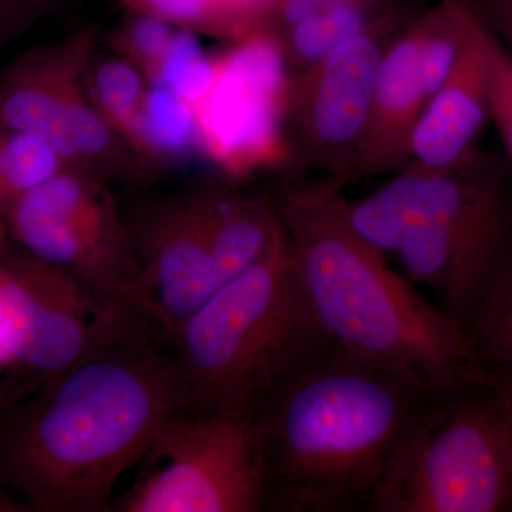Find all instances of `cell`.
<instances>
[{
  "label": "cell",
  "instance_id": "21",
  "mask_svg": "<svg viewBox=\"0 0 512 512\" xmlns=\"http://www.w3.org/2000/svg\"><path fill=\"white\" fill-rule=\"evenodd\" d=\"M124 9L156 16L190 30L198 36H211L228 42L248 35L247 26L234 0H119Z\"/></svg>",
  "mask_w": 512,
  "mask_h": 512
},
{
  "label": "cell",
  "instance_id": "4",
  "mask_svg": "<svg viewBox=\"0 0 512 512\" xmlns=\"http://www.w3.org/2000/svg\"><path fill=\"white\" fill-rule=\"evenodd\" d=\"M356 231L399 259L464 329L512 255V194L477 150L446 170L413 163L379 190L348 201Z\"/></svg>",
  "mask_w": 512,
  "mask_h": 512
},
{
  "label": "cell",
  "instance_id": "25",
  "mask_svg": "<svg viewBox=\"0 0 512 512\" xmlns=\"http://www.w3.org/2000/svg\"><path fill=\"white\" fill-rule=\"evenodd\" d=\"M485 49L490 84V120L494 121L512 161V53L505 49L490 23L485 35Z\"/></svg>",
  "mask_w": 512,
  "mask_h": 512
},
{
  "label": "cell",
  "instance_id": "29",
  "mask_svg": "<svg viewBox=\"0 0 512 512\" xmlns=\"http://www.w3.org/2000/svg\"><path fill=\"white\" fill-rule=\"evenodd\" d=\"M0 512H32L28 504L0 480Z\"/></svg>",
  "mask_w": 512,
  "mask_h": 512
},
{
  "label": "cell",
  "instance_id": "7",
  "mask_svg": "<svg viewBox=\"0 0 512 512\" xmlns=\"http://www.w3.org/2000/svg\"><path fill=\"white\" fill-rule=\"evenodd\" d=\"M156 332L133 303L104 299L15 242L0 258V349L32 389L120 343Z\"/></svg>",
  "mask_w": 512,
  "mask_h": 512
},
{
  "label": "cell",
  "instance_id": "11",
  "mask_svg": "<svg viewBox=\"0 0 512 512\" xmlns=\"http://www.w3.org/2000/svg\"><path fill=\"white\" fill-rule=\"evenodd\" d=\"M111 184L67 168L22 195L5 217L9 239L97 295L128 301L136 264Z\"/></svg>",
  "mask_w": 512,
  "mask_h": 512
},
{
  "label": "cell",
  "instance_id": "31",
  "mask_svg": "<svg viewBox=\"0 0 512 512\" xmlns=\"http://www.w3.org/2000/svg\"><path fill=\"white\" fill-rule=\"evenodd\" d=\"M494 389L497 390L498 394H500L501 400H503L512 429V384H508V386L494 387Z\"/></svg>",
  "mask_w": 512,
  "mask_h": 512
},
{
  "label": "cell",
  "instance_id": "28",
  "mask_svg": "<svg viewBox=\"0 0 512 512\" xmlns=\"http://www.w3.org/2000/svg\"><path fill=\"white\" fill-rule=\"evenodd\" d=\"M487 9L495 25L512 37V0H488Z\"/></svg>",
  "mask_w": 512,
  "mask_h": 512
},
{
  "label": "cell",
  "instance_id": "18",
  "mask_svg": "<svg viewBox=\"0 0 512 512\" xmlns=\"http://www.w3.org/2000/svg\"><path fill=\"white\" fill-rule=\"evenodd\" d=\"M131 147L158 174L192 153L202 154L197 120L190 104L165 87L150 84Z\"/></svg>",
  "mask_w": 512,
  "mask_h": 512
},
{
  "label": "cell",
  "instance_id": "32",
  "mask_svg": "<svg viewBox=\"0 0 512 512\" xmlns=\"http://www.w3.org/2000/svg\"><path fill=\"white\" fill-rule=\"evenodd\" d=\"M9 235L8 229H6L5 220L0 218V258H2L3 252H5L6 247L9 244Z\"/></svg>",
  "mask_w": 512,
  "mask_h": 512
},
{
  "label": "cell",
  "instance_id": "10",
  "mask_svg": "<svg viewBox=\"0 0 512 512\" xmlns=\"http://www.w3.org/2000/svg\"><path fill=\"white\" fill-rule=\"evenodd\" d=\"M291 84L284 46L272 30H256L217 53L210 90L192 111L202 156L224 180L239 183L288 163Z\"/></svg>",
  "mask_w": 512,
  "mask_h": 512
},
{
  "label": "cell",
  "instance_id": "27",
  "mask_svg": "<svg viewBox=\"0 0 512 512\" xmlns=\"http://www.w3.org/2000/svg\"><path fill=\"white\" fill-rule=\"evenodd\" d=\"M239 15L244 19L249 32L268 28L275 10L282 0H234Z\"/></svg>",
  "mask_w": 512,
  "mask_h": 512
},
{
  "label": "cell",
  "instance_id": "6",
  "mask_svg": "<svg viewBox=\"0 0 512 512\" xmlns=\"http://www.w3.org/2000/svg\"><path fill=\"white\" fill-rule=\"evenodd\" d=\"M512 511V429L488 384L440 396L410 434L369 512Z\"/></svg>",
  "mask_w": 512,
  "mask_h": 512
},
{
  "label": "cell",
  "instance_id": "17",
  "mask_svg": "<svg viewBox=\"0 0 512 512\" xmlns=\"http://www.w3.org/2000/svg\"><path fill=\"white\" fill-rule=\"evenodd\" d=\"M474 382L512 384V255L466 326Z\"/></svg>",
  "mask_w": 512,
  "mask_h": 512
},
{
  "label": "cell",
  "instance_id": "23",
  "mask_svg": "<svg viewBox=\"0 0 512 512\" xmlns=\"http://www.w3.org/2000/svg\"><path fill=\"white\" fill-rule=\"evenodd\" d=\"M0 163L13 204L69 168L46 140L18 130H0Z\"/></svg>",
  "mask_w": 512,
  "mask_h": 512
},
{
  "label": "cell",
  "instance_id": "1",
  "mask_svg": "<svg viewBox=\"0 0 512 512\" xmlns=\"http://www.w3.org/2000/svg\"><path fill=\"white\" fill-rule=\"evenodd\" d=\"M156 332L90 357L5 412L0 480L35 512H111L119 478L188 407L173 352Z\"/></svg>",
  "mask_w": 512,
  "mask_h": 512
},
{
  "label": "cell",
  "instance_id": "33",
  "mask_svg": "<svg viewBox=\"0 0 512 512\" xmlns=\"http://www.w3.org/2000/svg\"><path fill=\"white\" fill-rule=\"evenodd\" d=\"M19 2L33 3V5L50 6V0H19Z\"/></svg>",
  "mask_w": 512,
  "mask_h": 512
},
{
  "label": "cell",
  "instance_id": "26",
  "mask_svg": "<svg viewBox=\"0 0 512 512\" xmlns=\"http://www.w3.org/2000/svg\"><path fill=\"white\" fill-rule=\"evenodd\" d=\"M49 12V6L33 5L19 0H0V49L20 39L35 28Z\"/></svg>",
  "mask_w": 512,
  "mask_h": 512
},
{
  "label": "cell",
  "instance_id": "8",
  "mask_svg": "<svg viewBox=\"0 0 512 512\" xmlns=\"http://www.w3.org/2000/svg\"><path fill=\"white\" fill-rule=\"evenodd\" d=\"M99 32L86 26L23 50L0 70V130L46 140L67 167L106 183L147 187L158 174L94 107L86 72Z\"/></svg>",
  "mask_w": 512,
  "mask_h": 512
},
{
  "label": "cell",
  "instance_id": "9",
  "mask_svg": "<svg viewBox=\"0 0 512 512\" xmlns=\"http://www.w3.org/2000/svg\"><path fill=\"white\" fill-rule=\"evenodd\" d=\"M140 464L111 512L265 511L264 461L251 412L171 414Z\"/></svg>",
  "mask_w": 512,
  "mask_h": 512
},
{
  "label": "cell",
  "instance_id": "20",
  "mask_svg": "<svg viewBox=\"0 0 512 512\" xmlns=\"http://www.w3.org/2000/svg\"><path fill=\"white\" fill-rule=\"evenodd\" d=\"M86 83L100 116L133 150L138 116L150 89L146 77L110 50L100 53L97 46L87 66Z\"/></svg>",
  "mask_w": 512,
  "mask_h": 512
},
{
  "label": "cell",
  "instance_id": "24",
  "mask_svg": "<svg viewBox=\"0 0 512 512\" xmlns=\"http://www.w3.org/2000/svg\"><path fill=\"white\" fill-rule=\"evenodd\" d=\"M215 56L205 52L197 33L178 29L153 84L165 87L194 107L210 90Z\"/></svg>",
  "mask_w": 512,
  "mask_h": 512
},
{
  "label": "cell",
  "instance_id": "2",
  "mask_svg": "<svg viewBox=\"0 0 512 512\" xmlns=\"http://www.w3.org/2000/svg\"><path fill=\"white\" fill-rule=\"evenodd\" d=\"M439 397L335 343L316 350L251 410L264 461L265 511H369Z\"/></svg>",
  "mask_w": 512,
  "mask_h": 512
},
{
  "label": "cell",
  "instance_id": "15",
  "mask_svg": "<svg viewBox=\"0 0 512 512\" xmlns=\"http://www.w3.org/2000/svg\"><path fill=\"white\" fill-rule=\"evenodd\" d=\"M420 42L416 19L384 47L353 177L402 170L409 164L413 131L429 101L421 80Z\"/></svg>",
  "mask_w": 512,
  "mask_h": 512
},
{
  "label": "cell",
  "instance_id": "5",
  "mask_svg": "<svg viewBox=\"0 0 512 512\" xmlns=\"http://www.w3.org/2000/svg\"><path fill=\"white\" fill-rule=\"evenodd\" d=\"M311 311L284 229L258 261L218 286L168 338L187 410L251 412L266 390L328 345Z\"/></svg>",
  "mask_w": 512,
  "mask_h": 512
},
{
  "label": "cell",
  "instance_id": "22",
  "mask_svg": "<svg viewBox=\"0 0 512 512\" xmlns=\"http://www.w3.org/2000/svg\"><path fill=\"white\" fill-rule=\"evenodd\" d=\"M178 29L156 16L126 9L107 33L106 43L111 53L136 67L153 84Z\"/></svg>",
  "mask_w": 512,
  "mask_h": 512
},
{
  "label": "cell",
  "instance_id": "30",
  "mask_svg": "<svg viewBox=\"0 0 512 512\" xmlns=\"http://www.w3.org/2000/svg\"><path fill=\"white\" fill-rule=\"evenodd\" d=\"M13 201L10 197L8 185H6L5 174H3L2 163H0V218L5 220Z\"/></svg>",
  "mask_w": 512,
  "mask_h": 512
},
{
  "label": "cell",
  "instance_id": "16",
  "mask_svg": "<svg viewBox=\"0 0 512 512\" xmlns=\"http://www.w3.org/2000/svg\"><path fill=\"white\" fill-rule=\"evenodd\" d=\"M212 258L222 284L244 272L271 244L279 218L271 194H252L228 180L197 184Z\"/></svg>",
  "mask_w": 512,
  "mask_h": 512
},
{
  "label": "cell",
  "instance_id": "19",
  "mask_svg": "<svg viewBox=\"0 0 512 512\" xmlns=\"http://www.w3.org/2000/svg\"><path fill=\"white\" fill-rule=\"evenodd\" d=\"M389 6V2L353 3L302 20L278 35L292 76L318 62L346 40L382 22V13L387 12Z\"/></svg>",
  "mask_w": 512,
  "mask_h": 512
},
{
  "label": "cell",
  "instance_id": "13",
  "mask_svg": "<svg viewBox=\"0 0 512 512\" xmlns=\"http://www.w3.org/2000/svg\"><path fill=\"white\" fill-rule=\"evenodd\" d=\"M380 23L292 76L288 136L306 163L342 185L355 173L357 148L384 52Z\"/></svg>",
  "mask_w": 512,
  "mask_h": 512
},
{
  "label": "cell",
  "instance_id": "14",
  "mask_svg": "<svg viewBox=\"0 0 512 512\" xmlns=\"http://www.w3.org/2000/svg\"><path fill=\"white\" fill-rule=\"evenodd\" d=\"M487 28L478 8L473 32L453 72L427 101L417 121L409 163L446 170L476 150L477 138L491 117Z\"/></svg>",
  "mask_w": 512,
  "mask_h": 512
},
{
  "label": "cell",
  "instance_id": "3",
  "mask_svg": "<svg viewBox=\"0 0 512 512\" xmlns=\"http://www.w3.org/2000/svg\"><path fill=\"white\" fill-rule=\"evenodd\" d=\"M340 187L330 178L291 180L271 194L303 295L326 338L439 396L473 383L466 329L356 231Z\"/></svg>",
  "mask_w": 512,
  "mask_h": 512
},
{
  "label": "cell",
  "instance_id": "12",
  "mask_svg": "<svg viewBox=\"0 0 512 512\" xmlns=\"http://www.w3.org/2000/svg\"><path fill=\"white\" fill-rule=\"evenodd\" d=\"M123 215L136 264L128 299L168 342L222 285L197 184L138 200Z\"/></svg>",
  "mask_w": 512,
  "mask_h": 512
}]
</instances>
